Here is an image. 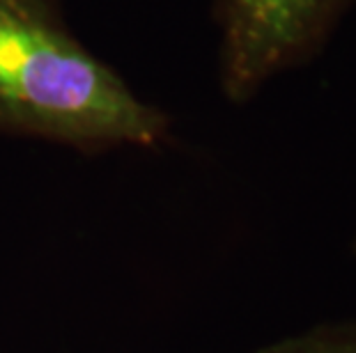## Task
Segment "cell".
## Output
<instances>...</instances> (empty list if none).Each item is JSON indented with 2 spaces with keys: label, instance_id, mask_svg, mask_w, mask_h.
<instances>
[{
  "label": "cell",
  "instance_id": "cell-4",
  "mask_svg": "<svg viewBox=\"0 0 356 353\" xmlns=\"http://www.w3.org/2000/svg\"><path fill=\"white\" fill-rule=\"evenodd\" d=\"M352 252H354V257H356V234H354V241H352Z\"/></svg>",
  "mask_w": 356,
  "mask_h": 353
},
{
  "label": "cell",
  "instance_id": "cell-2",
  "mask_svg": "<svg viewBox=\"0 0 356 353\" xmlns=\"http://www.w3.org/2000/svg\"><path fill=\"white\" fill-rule=\"evenodd\" d=\"M356 0H211L218 83L246 103L280 74L313 62Z\"/></svg>",
  "mask_w": 356,
  "mask_h": 353
},
{
  "label": "cell",
  "instance_id": "cell-1",
  "mask_svg": "<svg viewBox=\"0 0 356 353\" xmlns=\"http://www.w3.org/2000/svg\"><path fill=\"white\" fill-rule=\"evenodd\" d=\"M168 117L79 42L58 0H0V136L156 147Z\"/></svg>",
  "mask_w": 356,
  "mask_h": 353
},
{
  "label": "cell",
  "instance_id": "cell-3",
  "mask_svg": "<svg viewBox=\"0 0 356 353\" xmlns=\"http://www.w3.org/2000/svg\"><path fill=\"white\" fill-rule=\"evenodd\" d=\"M257 353H356V317L327 321L297 335H287Z\"/></svg>",
  "mask_w": 356,
  "mask_h": 353
}]
</instances>
